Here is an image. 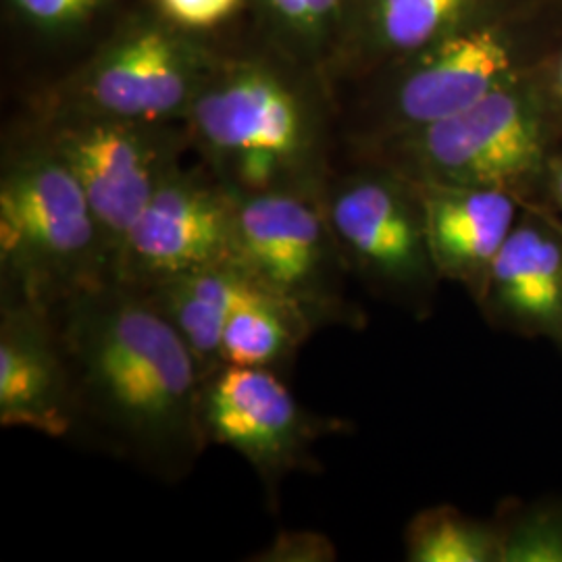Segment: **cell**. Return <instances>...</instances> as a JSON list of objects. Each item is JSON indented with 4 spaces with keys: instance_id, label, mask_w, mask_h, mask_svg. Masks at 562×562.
Here are the masks:
<instances>
[{
    "instance_id": "1",
    "label": "cell",
    "mask_w": 562,
    "mask_h": 562,
    "mask_svg": "<svg viewBox=\"0 0 562 562\" xmlns=\"http://www.w3.org/2000/svg\"><path fill=\"white\" fill-rule=\"evenodd\" d=\"M69 364L78 436L162 482L209 448L204 373L176 325L138 285L111 280L46 306Z\"/></svg>"
},
{
    "instance_id": "2",
    "label": "cell",
    "mask_w": 562,
    "mask_h": 562,
    "mask_svg": "<svg viewBox=\"0 0 562 562\" xmlns=\"http://www.w3.org/2000/svg\"><path fill=\"white\" fill-rule=\"evenodd\" d=\"M183 123L209 171L234 194L325 192L322 113L276 67H213Z\"/></svg>"
},
{
    "instance_id": "3",
    "label": "cell",
    "mask_w": 562,
    "mask_h": 562,
    "mask_svg": "<svg viewBox=\"0 0 562 562\" xmlns=\"http://www.w3.org/2000/svg\"><path fill=\"white\" fill-rule=\"evenodd\" d=\"M0 276L4 294L44 308L115 280L80 183L42 136L2 171Z\"/></svg>"
},
{
    "instance_id": "4",
    "label": "cell",
    "mask_w": 562,
    "mask_h": 562,
    "mask_svg": "<svg viewBox=\"0 0 562 562\" xmlns=\"http://www.w3.org/2000/svg\"><path fill=\"white\" fill-rule=\"evenodd\" d=\"M385 140V165L406 180L496 188L517 194L522 204H529L552 161L548 106L519 80L457 115Z\"/></svg>"
},
{
    "instance_id": "5",
    "label": "cell",
    "mask_w": 562,
    "mask_h": 562,
    "mask_svg": "<svg viewBox=\"0 0 562 562\" xmlns=\"http://www.w3.org/2000/svg\"><path fill=\"white\" fill-rule=\"evenodd\" d=\"M236 262L315 329L362 323L346 294L352 273L327 220L323 192L236 194Z\"/></svg>"
},
{
    "instance_id": "6",
    "label": "cell",
    "mask_w": 562,
    "mask_h": 562,
    "mask_svg": "<svg viewBox=\"0 0 562 562\" xmlns=\"http://www.w3.org/2000/svg\"><path fill=\"white\" fill-rule=\"evenodd\" d=\"M323 202L350 273L383 301L429 315L442 278L417 186L382 165L327 183Z\"/></svg>"
},
{
    "instance_id": "7",
    "label": "cell",
    "mask_w": 562,
    "mask_h": 562,
    "mask_svg": "<svg viewBox=\"0 0 562 562\" xmlns=\"http://www.w3.org/2000/svg\"><path fill=\"white\" fill-rule=\"evenodd\" d=\"M42 138L76 176L115 267L127 232L178 169L180 134L169 123L53 113Z\"/></svg>"
},
{
    "instance_id": "8",
    "label": "cell",
    "mask_w": 562,
    "mask_h": 562,
    "mask_svg": "<svg viewBox=\"0 0 562 562\" xmlns=\"http://www.w3.org/2000/svg\"><path fill=\"white\" fill-rule=\"evenodd\" d=\"M202 427L206 442L250 462L278 503L288 475L315 469L313 448L327 434V419L304 411L280 371L223 364L204 380Z\"/></svg>"
},
{
    "instance_id": "9",
    "label": "cell",
    "mask_w": 562,
    "mask_h": 562,
    "mask_svg": "<svg viewBox=\"0 0 562 562\" xmlns=\"http://www.w3.org/2000/svg\"><path fill=\"white\" fill-rule=\"evenodd\" d=\"M213 65L171 27L140 23L120 34L55 113L138 123L183 121Z\"/></svg>"
},
{
    "instance_id": "10",
    "label": "cell",
    "mask_w": 562,
    "mask_h": 562,
    "mask_svg": "<svg viewBox=\"0 0 562 562\" xmlns=\"http://www.w3.org/2000/svg\"><path fill=\"white\" fill-rule=\"evenodd\" d=\"M236 261V194L211 171L162 181L121 244L115 280L148 288Z\"/></svg>"
},
{
    "instance_id": "11",
    "label": "cell",
    "mask_w": 562,
    "mask_h": 562,
    "mask_svg": "<svg viewBox=\"0 0 562 562\" xmlns=\"http://www.w3.org/2000/svg\"><path fill=\"white\" fill-rule=\"evenodd\" d=\"M519 80L515 57L494 27L452 30L413 55L383 102L385 138L446 120Z\"/></svg>"
},
{
    "instance_id": "12",
    "label": "cell",
    "mask_w": 562,
    "mask_h": 562,
    "mask_svg": "<svg viewBox=\"0 0 562 562\" xmlns=\"http://www.w3.org/2000/svg\"><path fill=\"white\" fill-rule=\"evenodd\" d=\"M0 425L78 436L69 364L48 311L4 294L0 304Z\"/></svg>"
},
{
    "instance_id": "13",
    "label": "cell",
    "mask_w": 562,
    "mask_h": 562,
    "mask_svg": "<svg viewBox=\"0 0 562 562\" xmlns=\"http://www.w3.org/2000/svg\"><path fill=\"white\" fill-rule=\"evenodd\" d=\"M473 301L490 325L562 348V225L550 209L522 204Z\"/></svg>"
},
{
    "instance_id": "14",
    "label": "cell",
    "mask_w": 562,
    "mask_h": 562,
    "mask_svg": "<svg viewBox=\"0 0 562 562\" xmlns=\"http://www.w3.org/2000/svg\"><path fill=\"white\" fill-rule=\"evenodd\" d=\"M415 186L438 276L461 283L473 299L521 215V199L496 188Z\"/></svg>"
},
{
    "instance_id": "15",
    "label": "cell",
    "mask_w": 562,
    "mask_h": 562,
    "mask_svg": "<svg viewBox=\"0 0 562 562\" xmlns=\"http://www.w3.org/2000/svg\"><path fill=\"white\" fill-rule=\"evenodd\" d=\"M140 288V285H138ZM146 290L194 352L204 378L223 367L225 323L244 304L271 294L236 261L186 273Z\"/></svg>"
},
{
    "instance_id": "16",
    "label": "cell",
    "mask_w": 562,
    "mask_h": 562,
    "mask_svg": "<svg viewBox=\"0 0 562 562\" xmlns=\"http://www.w3.org/2000/svg\"><path fill=\"white\" fill-rule=\"evenodd\" d=\"M315 331L301 311L273 294L240 304L225 323L223 364L281 371Z\"/></svg>"
},
{
    "instance_id": "17",
    "label": "cell",
    "mask_w": 562,
    "mask_h": 562,
    "mask_svg": "<svg viewBox=\"0 0 562 562\" xmlns=\"http://www.w3.org/2000/svg\"><path fill=\"white\" fill-rule=\"evenodd\" d=\"M404 548L411 562H501L496 522L473 519L446 504L425 508L411 519Z\"/></svg>"
},
{
    "instance_id": "18",
    "label": "cell",
    "mask_w": 562,
    "mask_h": 562,
    "mask_svg": "<svg viewBox=\"0 0 562 562\" xmlns=\"http://www.w3.org/2000/svg\"><path fill=\"white\" fill-rule=\"evenodd\" d=\"M475 0H369L371 38L392 53L417 55L459 27Z\"/></svg>"
},
{
    "instance_id": "19",
    "label": "cell",
    "mask_w": 562,
    "mask_h": 562,
    "mask_svg": "<svg viewBox=\"0 0 562 562\" xmlns=\"http://www.w3.org/2000/svg\"><path fill=\"white\" fill-rule=\"evenodd\" d=\"M496 529L501 562H562L561 501L508 508Z\"/></svg>"
},
{
    "instance_id": "20",
    "label": "cell",
    "mask_w": 562,
    "mask_h": 562,
    "mask_svg": "<svg viewBox=\"0 0 562 562\" xmlns=\"http://www.w3.org/2000/svg\"><path fill=\"white\" fill-rule=\"evenodd\" d=\"M350 0H265L281 27L306 42H322L344 18Z\"/></svg>"
},
{
    "instance_id": "21",
    "label": "cell",
    "mask_w": 562,
    "mask_h": 562,
    "mask_svg": "<svg viewBox=\"0 0 562 562\" xmlns=\"http://www.w3.org/2000/svg\"><path fill=\"white\" fill-rule=\"evenodd\" d=\"M162 15L183 30H209L229 20L244 0H157Z\"/></svg>"
},
{
    "instance_id": "22",
    "label": "cell",
    "mask_w": 562,
    "mask_h": 562,
    "mask_svg": "<svg viewBox=\"0 0 562 562\" xmlns=\"http://www.w3.org/2000/svg\"><path fill=\"white\" fill-rule=\"evenodd\" d=\"M21 13L46 30H63L88 20L104 0H13Z\"/></svg>"
},
{
    "instance_id": "23",
    "label": "cell",
    "mask_w": 562,
    "mask_h": 562,
    "mask_svg": "<svg viewBox=\"0 0 562 562\" xmlns=\"http://www.w3.org/2000/svg\"><path fill=\"white\" fill-rule=\"evenodd\" d=\"M265 554V559L271 561H334L336 552L331 543L327 542L323 536H311V533H290V536H280L278 546Z\"/></svg>"
},
{
    "instance_id": "24",
    "label": "cell",
    "mask_w": 562,
    "mask_h": 562,
    "mask_svg": "<svg viewBox=\"0 0 562 562\" xmlns=\"http://www.w3.org/2000/svg\"><path fill=\"white\" fill-rule=\"evenodd\" d=\"M548 190L552 201V213L562 225V157H554L548 167Z\"/></svg>"
},
{
    "instance_id": "25",
    "label": "cell",
    "mask_w": 562,
    "mask_h": 562,
    "mask_svg": "<svg viewBox=\"0 0 562 562\" xmlns=\"http://www.w3.org/2000/svg\"><path fill=\"white\" fill-rule=\"evenodd\" d=\"M554 97L562 106V57L557 65V74H554Z\"/></svg>"
}]
</instances>
